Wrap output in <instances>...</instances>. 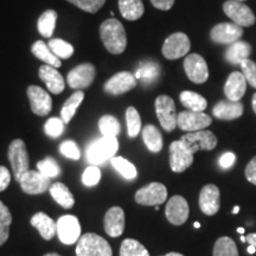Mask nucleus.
I'll return each mask as SVG.
<instances>
[{"mask_svg": "<svg viewBox=\"0 0 256 256\" xmlns=\"http://www.w3.org/2000/svg\"><path fill=\"white\" fill-rule=\"evenodd\" d=\"M38 75H40L42 81L46 83L49 92H52V94L58 95L66 88V81H64L63 76L54 66H48V64L42 66Z\"/></svg>", "mask_w": 256, "mask_h": 256, "instance_id": "5701e85b", "label": "nucleus"}, {"mask_svg": "<svg viewBox=\"0 0 256 256\" xmlns=\"http://www.w3.org/2000/svg\"><path fill=\"white\" fill-rule=\"evenodd\" d=\"M194 162V153L180 140L170 145V166L176 174H182Z\"/></svg>", "mask_w": 256, "mask_h": 256, "instance_id": "9b49d317", "label": "nucleus"}, {"mask_svg": "<svg viewBox=\"0 0 256 256\" xmlns=\"http://www.w3.org/2000/svg\"><path fill=\"white\" fill-rule=\"evenodd\" d=\"M188 214H190V209L184 197L174 196L170 198L165 209L166 218L170 223L174 226H182L188 220Z\"/></svg>", "mask_w": 256, "mask_h": 256, "instance_id": "f3484780", "label": "nucleus"}, {"mask_svg": "<svg viewBox=\"0 0 256 256\" xmlns=\"http://www.w3.org/2000/svg\"><path fill=\"white\" fill-rule=\"evenodd\" d=\"M247 252H249V254H255V252H256V248L254 247V246H250V244H249V247H248V249H247Z\"/></svg>", "mask_w": 256, "mask_h": 256, "instance_id": "5fc2aeb1", "label": "nucleus"}, {"mask_svg": "<svg viewBox=\"0 0 256 256\" xmlns=\"http://www.w3.org/2000/svg\"><path fill=\"white\" fill-rule=\"evenodd\" d=\"M95 66L90 63L80 64V66L70 70L66 78V82H68L69 87L72 89H81L88 88L92 84L95 78Z\"/></svg>", "mask_w": 256, "mask_h": 256, "instance_id": "2eb2a0df", "label": "nucleus"}, {"mask_svg": "<svg viewBox=\"0 0 256 256\" xmlns=\"http://www.w3.org/2000/svg\"><path fill=\"white\" fill-rule=\"evenodd\" d=\"M98 128H100L102 136L116 138L121 132L120 122L113 115H104L98 121Z\"/></svg>", "mask_w": 256, "mask_h": 256, "instance_id": "f704fd0d", "label": "nucleus"}, {"mask_svg": "<svg viewBox=\"0 0 256 256\" xmlns=\"http://www.w3.org/2000/svg\"><path fill=\"white\" fill-rule=\"evenodd\" d=\"M238 211H240V206H235L232 210V214L235 215V214H238Z\"/></svg>", "mask_w": 256, "mask_h": 256, "instance_id": "bf43d9fd", "label": "nucleus"}, {"mask_svg": "<svg viewBox=\"0 0 256 256\" xmlns=\"http://www.w3.org/2000/svg\"><path fill=\"white\" fill-rule=\"evenodd\" d=\"M126 122L128 136L130 138H136L142 132V118L139 112L134 107H128L126 110Z\"/></svg>", "mask_w": 256, "mask_h": 256, "instance_id": "58836bf2", "label": "nucleus"}, {"mask_svg": "<svg viewBox=\"0 0 256 256\" xmlns=\"http://www.w3.org/2000/svg\"><path fill=\"white\" fill-rule=\"evenodd\" d=\"M214 256H238L236 243L226 236L220 238L214 247Z\"/></svg>", "mask_w": 256, "mask_h": 256, "instance_id": "e433bc0d", "label": "nucleus"}, {"mask_svg": "<svg viewBox=\"0 0 256 256\" xmlns=\"http://www.w3.org/2000/svg\"><path fill=\"white\" fill-rule=\"evenodd\" d=\"M212 114L220 120H235L243 114V104L240 101H220L214 107Z\"/></svg>", "mask_w": 256, "mask_h": 256, "instance_id": "b1692460", "label": "nucleus"}, {"mask_svg": "<svg viewBox=\"0 0 256 256\" xmlns=\"http://www.w3.org/2000/svg\"><path fill=\"white\" fill-rule=\"evenodd\" d=\"M83 98H84V94L83 92L78 90L70 96V98L64 102L62 110H60V119L63 120L64 124H69L70 120L72 119L74 115L76 114V110L82 104Z\"/></svg>", "mask_w": 256, "mask_h": 256, "instance_id": "7c9ffc66", "label": "nucleus"}, {"mask_svg": "<svg viewBox=\"0 0 256 256\" xmlns=\"http://www.w3.org/2000/svg\"><path fill=\"white\" fill-rule=\"evenodd\" d=\"M252 110H254L255 114H256V94L252 95Z\"/></svg>", "mask_w": 256, "mask_h": 256, "instance_id": "6e6d98bb", "label": "nucleus"}, {"mask_svg": "<svg viewBox=\"0 0 256 256\" xmlns=\"http://www.w3.org/2000/svg\"><path fill=\"white\" fill-rule=\"evenodd\" d=\"M150 2L156 8L162 10V11H168L174 5L176 0H150Z\"/></svg>", "mask_w": 256, "mask_h": 256, "instance_id": "603ef678", "label": "nucleus"}, {"mask_svg": "<svg viewBox=\"0 0 256 256\" xmlns=\"http://www.w3.org/2000/svg\"><path fill=\"white\" fill-rule=\"evenodd\" d=\"M11 182V174L5 166H0V192L8 188Z\"/></svg>", "mask_w": 256, "mask_h": 256, "instance_id": "8fccbe9b", "label": "nucleus"}, {"mask_svg": "<svg viewBox=\"0 0 256 256\" xmlns=\"http://www.w3.org/2000/svg\"><path fill=\"white\" fill-rule=\"evenodd\" d=\"M120 256H150L142 243L133 238H126L121 243Z\"/></svg>", "mask_w": 256, "mask_h": 256, "instance_id": "c9c22d12", "label": "nucleus"}, {"mask_svg": "<svg viewBox=\"0 0 256 256\" xmlns=\"http://www.w3.org/2000/svg\"><path fill=\"white\" fill-rule=\"evenodd\" d=\"M220 206V188L214 184H208L200 194V208L202 212L212 216L218 212Z\"/></svg>", "mask_w": 256, "mask_h": 256, "instance_id": "aec40b11", "label": "nucleus"}, {"mask_svg": "<svg viewBox=\"0 0 256 256\" xmlns=\"http://www.w3.org/2000/svg\"><path fill=\"white\" fill-rule=\"evenodd\" d=\"M162 256H184L183 254H179V252H168V254L162 255Z\"/></svg>", "mask_w": 256, "mask_h": 256, "instance_id": "4d7b16f0", "label": "nucleus"}, {"mask_svg": "<svg viewBox=\"0 0 256 256\" xmlns=\"http://www.w3.org/2000/svg\"><path fill=\"white\" fill-rule=\"evenodd\" d=\"M31 51L38 60H40L42 62L48 64V66H54V68H60V60L52 52L50 46L44 43L43 40H37L36 43H34Z\"/></svg>", "mask_w": 256, "mask_h": 256, "instance_id": "cd10ccee", "label": "nucleus"}, {"mask_svg": "<svg viewBox=\"0 0 256 256\" xmlns=\"http://www.w3.org/2000/svg\"><path fill=\"white\" fill-rule=\"evenodd\" d=\"M252 54V46L247 42L238 40L229 46L226 51V60L230 64H241L243 60H248Z\"/></svg>", "mask_w": 256, "mask_h": 256, "instance_id": "a878e982", "label": "nucleus"}, {"mask_svg": "<svg viewBox=\"0 0 256 256\" xmlns=\"http://www.w3.org/2000/svg\"><path fill=\"white\" fill-rule=\"evenodd\" d=\"M31 226L38 230V232L46 241H50L56 234L55 220L44 212L34 214L31 218Z\"/></svg>", "mask_w": 256, "mask_h": 256, "instance_id": "393cba45", "label": "nucleus"}, {"mask_svg": "<svg viewBox=\"0 0 256 256\" xmlns=\"http://www.w3.org/2000/svg\"><path fill=\"white\" fill-rule=\"evenodd\" d=\"M242 69V74L244 75L246 80L252 88L256 89V63L250 60H246L240 64Z\"/></svg>", "mask_w": 256, "mask_h": 256, "instance_id": "49530a36", "label": "nucleus"}, {"mask_svg": "<svg viewBox=\"0 0 256 256\" xmlns=\"http://www.w3.org/2000/svg\"><path fill=\"white\" fill-rule=\"evenodd\" d=\"M180 142L188 147L190 151L196 153L200 150L211 151L217 146V138L211 130H202L197 132H188L180 138Z\"/></svg>", "mask_w": 256, "mask_h": 256, "instance_id": "0eeeda50", "label": "nucleus"}, {"mask_svg": "<svg viewBox=\"0 0 256 256\" xmlns=\"http://www.w3.org/2000/svg\"><path fill=\"white\" fill-rule=\"evenodd\" d=\"M223 11L232 19V23L241 28H248L255 24L256 18L250 8L238 0H228L224 2Z\"/></svg>", "mask_w": 256, "mask_h": 256, "instance_id": "6e6552de", "label": "nucleus"}, {"mask_svg": "<svg viewBox=\"0 0 256 256\" xmlns=\"http://www.w3.org/2000/svg\"><path fill=\"white\" fill-rule=\"evenodd\" d=\"M43 256H60V255L57 254V252H48V254L43 255Z\"/></svg>", "mask_w": 256, "mask_h": 256, "instance_id": "13d9d810", "label": "nucleus"}, {"mask_svg": "<svg viewBox=\"0 0 256 256\" xmlns=\"http://www.w3.org/2000/svg\"><path fill=\"white\" fill-rule=\"evenodd\" d=\"M142 140L150 151L158 153L162 148V136L160 130L153 124H147L142 130Z\"/></svg>", "mask_w": 256, "mask_h": 256, "instance_id": "c756f323", "label": "nucleus"}, {"mask_svg": "<svg viewBox=\"0 0 256 256\" xmlns=\"http://www.w3.org/2000/svg\"><path fill=\"white\" fill-rule=\"evenodd\" d=\"M48 46H50V49L52 50V52L55 54L60 60L69 58V57H72L74 54V46L72 44L63 40H58V38L50 40Z\"/></svg>", "mask_w": 256, "mask_h": 256, "instance_id": "ea45409f", "label": "nucleus"}, {"mask_svg": "<svg viewBox=\"0 0 256 256\" xmlns=\"http://www.w3.org/2000/svg\"><path fill=\"white\" fill-rule=\"evenodd\" d=\"M159 69L156 64H148V66H144L142 70H138L136 78H154L156 75H158Z\"/></svg>", "mask_w": 256, "mask_h": 256, "instance_id": "de8ad7c7", "label": "nucleus"}, {"mask_svg": "<svg viewBox=\"0 0 256 256\" xmlns=\"http://www.w3.org/2000/svg\"><path fill=\"white\" fill-rule=\"evenodd\" d=\"M101 180V171L96 165H90L82 174V183L86 186H95Z\"/></svg>", "mask_w": 256, "mask_h": 256, "instance_id": "79ce46f5", "label": "nucleus"}, {"mask_svg": "<svg viewBox=\"0 0 256 256\" xmlns=\"http://www.w3.org/2000/svg\"><path fill=\"white\" fill-rule=\"evenodd\" d=\"M243 28L235 23H220L212 28L210 37L212 42L218 44H232L240 40Z\"/></svg>", "mask_w": 256, "mask_h": 256, "instance_id": "a211bd4d", "label": "nucleus"}, {"mask_svg": "<svg viewBox=\"0 0 256 256\" xmlns=\"http://www.w3.org/2000/svg\"><path fill=\"white\" fill-rule=\"evenodd\" d=\"M104 232L110 238H119L124 230V211L120 206H113L106 212L104 220Z\"/></svg>", "mask_w": 256, "mask_h": 256, "instance_id": "412c9836", "label": "nucleus"}, {"mask_svg": "<svg viewBox=\"0 0 256 256\" xmlns=\"http://www.w3.org/2000/svg\"><path fill=\"white\" fill-rule=\"evenodd\" d=\"M8 156L14 171L16 180H20L22 176L30 170V160L25 142L22 139H16L10 144Z\"/></svg>", "mask_w": 256, "mask_h": 256, "instance_id": "20e7f679", "label": "nucleus"}, {"mask_svg": "<svg viewBox=\"0 0 256 256\" xmlns=\"http://www.w3.org/2000/svg\"><path fill=\"white\" fill-rule=\"evenodd\" d=\"M68 2L83 11L89 12V14H96L104 5L106 0H68Z\"/></svg>", "mask_w": 256, "mask_h": 256, "instance_id": "37998d69", "label": "nucleus"}, {"mask_svg": "<svg viewBox=\"0 0 256 256\" xmlns=\"http://www.w3.org/2000/svg\"><path fill=\"white\" fill-rule=\"evenodd\" d=\"M28 98L31 110L38 116H46L52 110V100L49 92L38 86H30L28 88Z\"/></svg>", "mask_w": 256, "mask_h": 256, "instance_id": "dca6fc26", "label": "nucleus"}, {"mask_svg": "<svg viewBox=\"0 0 256 256\" xmlns=\"http://www.w3.org/2000/svg\"><path fill=\"white\" fill-rule=\"evenodd\" d=\"M136 86V78L133 74L122 72L115 74L104 83V92L110 95H121L132 90Z\"/></svg>", "mask_w": 256, "mask_h": 256, "instance_id": "6ab92c4d", "label": "nucleus"}, {"mask_svg": "<svg viewBox=\"0 0 256 256\" xmlns=\"http://www.w3.org/2000/svg\"><path fill=\"white\" fill-rule=\"evenodd\" d=\"M49 191L51 197H52L60 206L64 208V209H72V208L75 206V198H74V194L70 192L66 184L54 183L50 186Z\"/></svg>", "mask_w": 256, "mask_h": 256, "instance_id": "bb28decb", "label": "nucleus"}, {"mask_svg": "<svg viewBox=\"0 0 256 256\" xmlns=\"http://www.w3.org/2000/svg\"><path fill=\"white\" fill-rule=\"evenodd\" d=\"M60 154L66 156V158L72 160H78L80 156H81V152H80L78 146L76 145V142H72V140H66V142L60 144Z\"/></svg>", "mask_w": 256, "mask_h": 256, "instance_id": "a18cd8bd", "label": "nucleus"}, {"mask_svg": "<svg viewBox=\"0 0 256 256\" xmlns=\"http://www.w3.org/2000/svg\"><path fill=\"white\" fill-rule=\"evenodd\" d=\"M156 113L160 124L166 132H172L177 124V110L174 101L168 95H160L156 98Z\"/></svg>", "mask_w": 256, "mask_h": 256, "instance_id": "39448f33", "label": "nucleus"}, {"mask_svg": "<svg viewBox=\"0 0 256 256\" xmlns=\"http://www.w3.org/2000/svg\"><path fill=\"white\" fill-rule=\"evenodd\" d=\"M179 98H180V102L184 107L188 108V110L204 112L208 107V101L206 98L194 92H183Z\"/></svg>", "mask_w": 256, "mask_h": 256, "instance_id": "2f4dec72", "label": "nucleus"}, {"mask_svg": "<svg viewBox=\"0 0 256 256\" xmlns=\"http://www.w3.org/2000/svg\"><path fill=\"white\" fill-rule=\"evenodd\" d=\"M184 70L190 81L197 84L206 82L209 78V69L206 60L198 54H191L184 60Z\"/></svg>", "mask_w": 256, "mask_h": 256, "instance_id": "ddd939ff", "label": "nucleus"}, {"mask_svg": "<svg viewBox=\"0 0 256 256\" xmlns=\"http://www.w3.org/2000/svg\"><path fill=\"white\" fill-rule=\"evenodd\" d=\"M37 168L40 174H43L48 178H55L60 174V165L57 164V162L51 156H48V158L40 160L37 164Z\"/></svg>", "mask_w": 256, "mask_h": 256, "instance_id": "a19ab883", "label": "nucleus"}, {"mask_svg": "<svg viewBox=\"0 0 256 256\" xmlns=\"http://www.w3.org/2000/svg\"><path fill=\"white\" fill-rule=\"evenodd\" d=\"M110 164L127 180H132L136 177V168L124 156H114L110 159Z\"/></svg>", "mask_w": 256, "mask_h": 256, "instance_id": "72a5a7b5", "label": "nucleus"}, {"mask_svg": "<svg viewBox=\"0 0 256 256\" xmlns=\"http://www.w3.org/2000/svg\"><path fill=\"white\" fill-rule=\"evenodd\" d=\"M241 241L246 242V236H241Z\"/></svg>", "mask_w": 256, "mask_h": 256, "instance_id": "e2e57ef3", "label": "nucleus"}, {"mask_svg": "<svg viewBox=\"0 0 256 256\" xmlns=\"http://www.w3.org/2000/svg\"><path fill=\"white\" fill-rule=\"evenodd\" d=\"M244 174L246 178H247L252 184L256 185V156H254V158L249 162L247 168H246Z\"/></svg>", "mask_w": 256, "mask_h": 256, "instance_id": "09e8293b", "label": "nucleus"}, {"mask_svg": "<svg viewBox=\"0 0 256 256\" xmlns=\"http://www.w3.org/2000/svg\"><path fill=\"white\" fill-rule=\"evenodd\" d=\"M118 150H119V142L116 138L102 136L87 147L86 156L90 165L98 166L114 158Z\"/></svg>", "mask_w": 256, "mask_h": 256, "instance_id": "f03ea898", "label": "nucleus"}, {"mask_svg": "<svg viewBox=\"0 0 256 256\" xmlns=\"http://www.w3.org/2000/svg\"><path fill=\"white\" fill-rule=\"evenodd\" d=\"M238 2H244V0H238Z\"/></svg>", "mask_w": 256, "mask_h": 256, "instance_id": "0e129e2a", "label": "nucleus"}, {"mask_svg": "<svg viewBox=\"0 0 256 256\" xmlns=\"http://www.w3.org/2000/svg\"><path fill=\"white\" fill-rule=\"evenodd\" d=\"M57 22V12L54 10H48L44 14H40V19H38V31L44 38H49L52 36L54 31L56 28Z\"/></svg>", "mask_w": 256, "mask_h": 256, "instance_id": "473e14b6", "label": "nucleus"}, {"mask_svg": "<svg viewBox=\"0 0 256 256\" xmlns=\"http://www.w3.org/2000/svg\"><path fill=\"white\" fill-rule=\"evenodd\" d=\"M12 224L11 211L0 200V246H2L8 240L10 226Z\"/></svg>", "mask_w": 256, "mask_h": 256, "instance_id": "4c0bfd02", "label": "nucleus"}, {"mask_svg": "<svg viewBox=\"0 0 256 256\" xmlns=\"http://www.w3.org/2000/svg\"><path fill=\"white\" fill-rule=\"evenodd\" d=\"M119 10L121 16L127 20H138L145 12L142 0H119Z\"/></svg>", "mask_w": 256, "mask_h": 256, "instance_id": "c85d7f7f", "label": "nucleus"}, {"mask_svg": "<svg viewBox=\"0 0 256 256\" xmlns=\"http://www.w3.org/2000/svg\"><path fill=\"white\" fill-rule=\"evenodd\" d=\"M100 36L106 49L113 55H120L126 49V31L118 19L110 18L104 22L100 26Z\"/></svg>", "mask_w": 256, "mask_h": 256, "instance_id": "f257e3e1", "label": "nucleus"}, {"mask_svg": "<svg viewBox=\"0 0 256 256\" xmlns=\"http://www.w3.org/2000/svg\"><path fill=\"white\" fill-rule=\"evenodd\" d=\"M212 122L209 115L204 112L184 110L178 114L177 124L182 130L185 132H197V130H206Z\"/></svg>", "mask_w": 256, "mask_h": 256, "instance_id": "f8f14e48", "label": "nucleus"}, {"mask_svg": "<svg viewBox=\"0 0 256 256\" xmlns=\"http://www.w3.org/2000/svg\"><path fill=\"white\" fill-rule=\"evenodd\" d=\"M76 256H113V250L110 243L100 235L87 232L78 240Z\"/></svg>", "mask_w": 256, "mask_h": 256, "instance_id": "7ed1b4c3", "label": "nucleus"}, {"mask_svg": "<svg viewBox=\"0 0 256 256\" xmlns=\"http://www.w3.org/2000/svg\"><path fill=\"white\" fill-rule=\"evenodd\" d=\"M191 49V42L183 32L171 34L162 44V55L168 60H178L186 56Z\"/></svg>", "mask_w": 256, "mask_h": 256, "instance_id": "1a4fd4ad", "label": "nucleus"}, {"mask_svg": "<svg viewBox=\"0 0 256 256\" xmlns=\"http://www.w3.org/2000/svg\"><path fill=\"white\" fill-rule=\"evenodd\" d=\"M236 160V156L232 152H226L224 154L220 156V166L222 168H232Z\"/></svg>", "mask_w": 256, "mask_h": 256, "instance_id": "3c124183", "label": "nucleus"}, {"mask_svg": "<svg viewBox=\"0 0 256 256\" xmlns=\"http://www.w3.org/2000/svg\"><path fill=\"white\" fill-rule=\"evenodd\" d=\"M44 130H46V136H49L51 138L60 136L64 132L63 120L58 119V118H51V119H49L46 122Z\"/></svg>", "mask_w": 256, "mask_h": 256, "instance_id": "c03bdc74", "label": "nucleus"}, {"mask_svg": "<svg viewBox=\"0 0 256 256\" xmlns=\"http://www.w3.org/2000/svg\"><path fill=\"white\" fill-rule=\"evenodd\" d=\"M168 200V188L162 183H151L136 191V202L140 206H160Z\"/></svg>", "mask_w": 256, "mask_h": 256, "instance_id": "9d476101", "label": "nucleus"}, {"mask_svg": "<svg viewBox=\"0 0 256 256\" xmlns=\"http://www.w3.org/2000/svg\"><path fill=\"white\" fill-rule=\"evenodd\" d=\"M56 234L63 244L72 246L78 242L81 238V224L76 216H60L56 222Z\"/></svg>", "mask_w": 256, "mask_h": 256, "instance_id": "423d86ee", "label": "nucleus"}, {"mask_svg": "<svg viewBox=\"0 0 256 256\" xmlns=\"http://www.w3.org/2000/svg\"><path fill=\"white\" fill-rule=\"evenodd\" d=\"M238 232L240 234H243V232H244V229H243V228H238Z\"/></svg>", "mask_w": 256, "mask_h": 256, "instance_id": "680f3d73", "label": "nucleus"}, {"mask_svg": "<svg viewBox=\"0 0 256 256\" xmlns=\"http://www.w3.org/2000/svg\"><path fill=\"white\" fill-rule=\"evenodd\" d=\"M194 228H196V229H200V223L194 222Z\"/></svg>", "mask_w": 256, "mask_h": 256, "instance_id": "052dcab7", "label": "nucleus"}, {"mask_svg": "<svg viewBox=\"0 0 256 256\" xmlns=\"http://www.w3.org/2000/svg\"><path fill=\"white\" fill-rule=\"evenodd\" d=\"M247 80L242 72H234L226 80L224 92L230 101H240L247 92Z\"/></svg>", "mask_w": 256, "mask_h": 256, "instance_id": "4be33fe9", "label": "nucleus"}, {"mask_svg": "<svg viewBox=\"0 0 256 256\" xmlns=\"http://www.w3.org/2000/svg\"><path fill=\"white\" fill-rule=\"evenodd\" d=\"M246 242H248L250 246H254L256 248V234H248L246 236Z\"/></svg>", "mask_w": 256, "mask_h": 256, "instance_id": "864d4df0", "label": "nucleus"}, {"mask_svg": "<svg viewBox=\"0 0 256 256\" xmlns=\"http://www.w3.org/2000/svg\"><path fill=\"white\" fill-rule=\"evenodd\" d=\"M19 184L22 190L28 194H40L49 190L51 186L50 178L46 177L40 171H31V170L22 176Z\"/></svg>", "mask_w": 256, "mask_h": 256, "instance_id": "4468645a", "label": "nucleus"}]
</instances>
